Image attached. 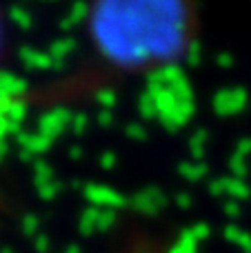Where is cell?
Wrapping results in <instances>:
<instances>
[{"mask_svg":"<svg viewBox=\"0 0 251 253\" xmlns=\"http://www.w3.org/2000/svg\"><path fill=\"white\" fill-rule=\"evenodd\" d=\"M191 16V0H93L91 27L100 47L142 58L180 47Z\"/></svg>","mask_w":251,"mask_h":253,"instance_id":"obj_1","label":"cell"}]
</instances>
